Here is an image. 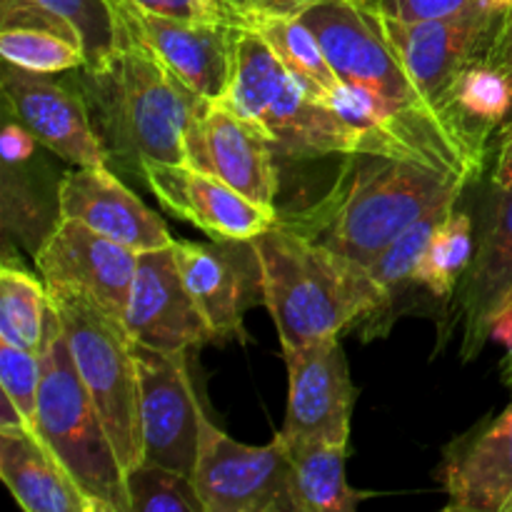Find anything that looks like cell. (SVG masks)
Listing matches in <instances>:
<instances>
[{
	"label": "cell",
	"mask_w": 512,
	"mask_h": 512,
	"mask_svg": "<svg viewBox=\"0 0 512 512\" xmlns=\"http://www.w3.org/2000/svg\"><path fill=\"white\" fill-rule=\"evenodd\" d=\"M298 18L343 80L330 105L358 133L360 153L415 160L468 183L483 175L488 135L470 130L420 93L380 30L375 8L318 0Z\"/></svg>",
	"instance_id": "cell-1"
},
{
	"label": "cell",
	"mask_w": 512,
	"mask_h": 512,
	"mask_svg": "<svg viewBox=\"0 0 512 512\" xmlns=\"http://www.w3.org/2000/svg\"><path fill=\"white\" fill-rule=\"evenodd\" d=\"M468 180L433 165L353 153L333 188L298 213L280 215L295 233L368 268L430 208L460 198Z\"/></svg>",
	"instance_id": "cell-2"
},
{
	"label": "cell",
	"mask_w": 512,
	"mask_h": 512,
	"mask_svg": "<svg viewBox=\"0 0 512 512\" xmlns=\"http://www.w3.org/2000/svg\"><path fill=\"white\" fill-rule=\"evenodd\" d=\"M73 83L110 158L138 170L145 160L185 163V135L203 98L133 35L113 58L80 65Z\"/></svg>",
	"instance_id": "cell-3"
},
{
	"label": "cell",
	"mask_w": 512,
	"mask_h": 512,
	"mask_svg": "<svg viewBox=\"0 0 512 512\" xmlns=\"http://www.w3.org/2000/svg\"><path fill=\"white\" fill-rule=\"evenodd\" d=\"M263 303L273 315L280 348L298 350L335 338L358 320L383 313V293L370 270L278 223L255 240Z\"/></svg>",
	"instance_id": "cell-4"
},
{
	"label": "cell",
	"mask_w": 512,
	"mask_h": 512,
	"mask_svg": "<svg viewBox=\"0 0 512 512\" xmlns=\"http://www.w3.org/2000/svg\"><path fill=\"white\" fill-rule=\"evenodd\" d=\"M220 100L250 120L288 158L353 155L360 150L358 133L290 73L258 30L238 28L235 33L233 70Z\"/></svg>",
	"instance_id": "cell-5"
},
{
	"label": "cell",
	"mask_w": 512,
	"mask_h": 512,
	"mask_svg": "<svg viewBox=\"0 0 512 512\" xmlns=\"http://www.w3.org/2000/svg\"><path fill=\"white\" fill-rule=\"evenodd\" d=\"M43 380L38 393L40 443L73 475L98 512H130L125 468L103 418L70 355L58 313L50 305L48 333L40 350Z\"/></svg>",
	"instance_id": "cell-6"
},
{
	"label": "cell",
	"mask_w": 512,
	"mask_h": 512,
	"mask_svg": "<svg viewBox=\"0 0 512 512\" xmlns=\"http://www.w3.org/2000/svg\"><path fill=\"white\" fill-rule=\"evenodd\" d=\"M48 295L68 338L75 368L103 418L120 463L125 470L135 468L143 460V435L133 338L123 323L80 293L48 288Z\"/></svg>",
	"instance_id": "cell-7"
},
{
	"label": "cell",
	"mask_w": 512,
	"mask_h": 512,
	"mask_svg": "<svg viewBox=\"0 0 512 512\" xmlns=\"http://www.w3.org/2000/svg\"><path fill=\"white\" fill-rule=\"evenodd\" d=\"M193 483L208 512H293L290 450L280 433L268 445H245L205 418Z\"/></svg>",
	"instance_id": "cell-8"
},
{
	"label": "cell",
	"mask_w": 512,
	"mask_h": 512,
	"mask_svg": "<svg viewBox=\"0 0 512 512\" xmlns=\"http://www.w3.org/2000/svg\"><path fill=\"white\" fill-rule=\"evenodd\" d=\"M375 15H378L380 30L388 38V43L393 45L400 63L405 65L420 93L430 103L438 105L440 110L458 118L448 108L450 85H453V80L458 78L465 65L490 53L495 35H498L503 18L508 13H498V10L490 8H470L463 10V13L410 20V23L385 18L378 10H375Z\"/></svg>",
	"instance_id": "cell-9"
},
{
	"label": "cell",
	"mask_w": 512,
	"mask_h": 512,
	"mask_svg": "<svg viewBox=\"0 0 512 512\" xmlns=\"http://www.w3.org/2000/svg\"><path fill=\"white\" fill-rule=\"evenodd\" d=\"M138 365V408L145 463L193 478L205 413L190 383L185 353H165L133 340Z\"/></svg>",
	"instance_id": "cell-10"
},
{
	"label": "cell",
	"mask_w": 512,
	"mask_h": 512,
	"mask_svg": "<svg viewBox=\"0 0 512 512\" xmlns=\"http://www.w3.org/2000/svg\"><path fill=\"white\" fill-rule=\"evenodd\" d=\"M138 255L78 220L60 218L35 250V265L45 288L80 293L105 315L123 323Z\"/></svg>",
	"instance_id": "cell-11"
},
{
	"label": "cell",
	"mask_w": 512,
	"mask_h": 512,
	"mask_svg": "<svg viewBox=\"0 0 512 512\" xmlns=\"http://www.w3.org/2000/svg\"><path fill=\"white\" fill-rule=\"evenodd\" d=\"M288 365L285 443H330L348 448L350 418L358 388L350 380L340 335L298 350H283Z\"/></svg>",
	"instance_id": "cell-12"
},
{
	"label": "cell",
	"mask_w": 512,
	"mask_h": 512,
	"mask_svg": "<svg viewBox=\"0 0 512 512\" xmlns=\"http://www.w3.org/2000/svg\"><path fill=\"white\" fill-rule=\"evenodd\" d=\"M273 153L270 140L220 98H203L185 135V163L218 175L263 208H275L278 193Z\"/></svg>",
	"instance_id": "cell-13"
},
{
	"label": "cell",
	"mask_w": 512,
	"mask_h": 512,
	"mask_svg": "<svg viewBox=\"0 0 512 512\" xmlns=\"http://www.w3.org/2000/svg\"><path fill=\"white\" fill-rule=\"evenodd\" d=\"M0 85L8 115L40 145L80 168L108 165L110 155L90 123L78 88L73 90L48 75L30 73L10 63H5Z\"/></svg>",
	"instance_id": "cell-14"
},
{
	"label": "cell",
	"mask_w": 512,
	"mask_h": 512,
	"mask_svg": "<svg viewBox=\"0 0 512 512\" xmlns=\"http://www.w3.org/2000/svg\"><path fill=\"white\" fill-rule=\"evenodd\" d=\"M173 245L138 255L123 325L135 343L188 353L195 345L215 343V335L180 275Z\"/></svg>",
	"instance_id": "cell-15"
},
{
	"label": "cell",
	"mask_w": 512,
	"mask_h": 512,
	"mask_svg": "<svg viewBox=\"0 0 512 512\" xmlns=\"http://www.w3.org/2000/svg\"><path fill=\"white\" fill-rule=\"evenodd\" d=\"M175 260L195 305L218 340L245 338L243 315L248 305L263 300L260 263L250 240L180 243Z\"/></svg>",
	"instance_id": "cell-16"
},
{
	"label": "cell",
	"mask_w": 512,
	"mask_h": 512,
	"mask_svg": "<svg viewBox=\"0 0 512 512\" xmlns=\"http://www.w3.org/2000/svg\"><path fill=\"white\" fill-rule=\"evenodd\" d=\"M145 183L173 215L213 240H255L278 223V208H263L243 193L188 163H140Z\"/></svg>",
	"instance_id": "cell-17"
},
{
	"label": "cell",
	"mask_w": 512,
	"mask_h": 512,
	"mask_svg": "<svg viewBox=\"0 0 512 512\" xmlns=\"http://www.w3.org/2000/svg\"><path fill=\"white\" fill-rule=\"evenodd\" d=\"M113 3L128 33L153 50L193 93L208 100L225 93L233 70L235 25L175 20L135 8L128 0Z\"/></svg>",
	"instance_id": "cell-18"
},
{
	"label": "cell",
	"mask_w": 512,
	"mask_h": 512,
	"mask_svg": "<svg viewBox=\"0 0 512 512\" xmlns=\"http://www.w3.org/2000/svg\"><path fill=\"white\" fill-rule=\"evenodd\" d=\"M58 215L68 220H78L85 228L135 250L170 248L175 238L168 225L163 223L155 210H150L138 195L125 188L108 170V165L98 168H75L63 175L58 185Z\"/></svg>",
	"instance_id": "cell-19"
},
{
	"label": "cell",
	"mask_w": 512,
	"mask_h": 512,
	"mask_svg": "<svg viewBox=\"0 0 512 512\" xmlns=\"http://www.w3.org/2000/svg\"><path fill=\"white\" fill-rule=\"evenodd\" d=\"M498 200L480 238L473 263L455 288L450 323L443 328L445 338L455 325L463 333L465 358H473L490 338L495 313L512 298V185L495 188Z\"/></svg>",
	"instance_id": "cell-20"
},
{
	"label": "cell",
	"mask_w": 512,
	"mask_h": 512,
	"mask_svg": "<svg viewBox=\"0 0 512 512\" xmlns=\"http://www.w3.org/2000/svg\"><path fill=\"white\" fill-rule=\"evenodd\" d=\"M440 480L448 493L445 510L512 512V403L448 445Z\"/></svg>",
	"instance_id": "cell-21"
},
{
	"label": "cell",
	"mask_w": 512,
	"mask_h": 512,
	"mask_svg": "<svg viewBox=\"0 0 512 512\" xmlns=\"http://www.w3.org/2000/svg\"><path fill=\"white\" fill-rule=\"evenodd\" d=\"M40 28L73 40L85 65L113 58L130 33L113 0H0V28Z\"/></svg>",
	"instance_id": "cell-22"
},
{
	"label": "cell",
	"mask_w": 512,
	"mask_h": 512,
	"mask_svg": "<svg viewBox=\"0 0 512 512\" xmlns=\"http://www.w3.org/2000/svg\"><path fill=\"white\" fill-rule=\"evenodd\" d=\"M0 478L28 512H98L60 460L25 428H0Z\"/></svg>",
	"instance_id": "cell-23"
},
{
	"label": "cell",
	"mask_w": 512,
	"mask_h": 512,
	"mask_svg": "<svg viewBox=\"0 0 512 512\" xmlns=\"http://www.w3.org/2000/svg\"><path fill=\"white\" fill-rule=\"evenodd\" d=\"M288 450L293 512H353L368 498L350 488L343 445L293 443Z\"/></svg>",
	"instance_id": "cell-24"
},
{
	"label": "cell",
	"mask_w": 512,
	"mask_h": 512,
	"mask_svg": "<svg viewBox=\"0 0 512 512\" xmlns=\"http://www.w3.org/2000/svg\"><path fill=\"white\" fill-rule=\"evenodd\" d=\"M458 198H450L445 203L430 208L423 218L415 220L410 228H405L373 263L368 265L370 275L378 283L380 293H383V313L373 320V323L365 325V338H373V335H385V330L393 323V305L398 300V295H403V290L408 285H415V268H418L420 258H423L425 248H428L430 238H433L435 230L440 228L445 218L455 210Z\"/></svg>",
	"instance_id": "cell-25"
},
{
	"label": "cell",
	"mask_w": 512,
	"mask_h": 512,
	"mask_svg": "<svg viewBox=\"0 0 512 512\" xmlns=\"http://www.w3.org/2000/svg\"><path fill=\"white\" fill-rule=\"evenodd\" d=\"M448 108L468 128L490 135L512 113V75L490 55L473 60L450 85Z\"/></svg>",
	"instance_id": "cell-26"
},
{
	"label": "cell",
	"mask_w": 512,
	"mask_h": 512,
	"mask_svg": "<svg viewBox=\"0 0 512 512\" xmlns=\"http://www.w3.org/2000/svg\"><path fill=\"white\" fill-rule=\"evenodd\" d=\"M250 30H258L278 53V58L288 65L290 73L298 75L325 103L343 85L320 40L298 15H265L255 20Z\"/></svg>",
	"instance_id": "cell-27"
},
{
	"label": "cell",
	"mask_w": 512,
	"mask_h": 512,
	"mask_svg": "<svg viewBox=\"0 0 512 512\" xmlns=\"http://www.w3.org/2000/svg\"><path fill=\"white\" fill-rule=\"evenodd\" d=\"M50 295L28 270L5 263L0 270V340L40 353L48 333Z\"/></svg>",
	"instance_id": "cell-28"
},
{
	"label": "cell",
	"mask_w": 512,
	"mask_h": 512,
	"mask_svg": "<svg viewBox=\"0 0 512 512\" xmlns=\"http://www.w3.org/2000/svg\"><path fill=\"white\" fill-rule=\"evenodd\" d=\"M473 255V218L468 213L453 210L430 238L415 268V285L425 288L438 300L450 298L468 265L473 263Z\"/></svg>",
	"instance_id": "cell-29"
},
{
	"label": "cell",
	"mask_w": 512,
	"mask_h": 512,
	"mask_svg": "<svg viewBox=\"0 0 512 512\" xmlns=\"http://www.w3.org/2000/svg\"><path fill=\"white\" fill-rule=\"evenodd\" d=\"M130 512H208L193 478L140 460L125 470Z\"/></svg>",
	"instance_id": "cell-30"
},
{
	"label": "cell",
	"mask_w": 512,
	"mask_h": 512,
	"mask_svg": "<svg viewBox=\"0 0 512 512\" xmlns=\"http://www.w3.org/2000/svg\"><path fill=\"white\" fill-rule=\"evenodd\" d=\"M0 55L5 63L30 73H65L85 65V55L73 40L40 28H0Z\"/></svg>",
	"instance_id": "cell-31"
},
{
	"label": "cell",
	"mask_w": 512,
	"mask_h": 512,
	"mask_svg": "<svg viewBox=\"0 0 512 512\" xmlns=\"http://www.w3.org/2000/svg\"><path fill=\"white\" fill-rule=\"evenodd\" d=\"M40 380H43L40 353L0 340V385H3V395L13 400V405L23 415L25 425L33 435L35 425H38Z\"/></svg>",
	"instance_id": "cell-32"
},
{
	"label": "cell",
	"mask_w": 512,
	"mask_h": 512,
	"mask_svg": "<svg viewBox=\"0 0 512 512\" xmlns=\"http://www.w3.org/2000/svg\"><path fill=\"white\" fill-rule=\"evenodd\" d=\"M470 8H490L510 13L512 0H375V10L393 20H428L463 13Z\"/></svg>",
	"instance_id": "cell-33"
},
{
	"label": "cell",
	"mask_w": 512,
	"mask_h": 512,
	"mask_svg": "<svg viewBox=\"0 0 512 512\" xmlns=\"http://www.w3.org/2000/svg\"><path fill=\"white\" fill-rule=\"evenodd\" d=\"M135 8L148 10V13L165 15L175 20H203V23H223L220 15L203 0H128Z\"/></svg>",
	"instance_id": "cell-34"
},
{
	"label": "cell",
	"mask_w": 512,
	"mask_h": 512,
	"mask_svg": "<svg viewBox=\"0 0 512 512\" xmlns=\"http://www.w3.org/2000/svg\"><path fill=\"white\" fill-rule=\"evenodd\" d=\"M230 3L245 15L248 28H253L258 18H265V15H300L308 5L318 3V0H230ZM350 3L375 8V0H350Z\"/></svg>",
	"instance_id": "cell-35"
},
{
	"label": "cell",
	"mask_w": 512,
	"mask_h": 512,
	"mask_svg": "<svg viewBox=\"0 0 512 512\" xmlns=\"http://www.w3.org/2000/svg\"><path fill=\"white\" fill-rule=\"evenodd\" d=\"M38 140L28 133L20 123H8L3 130V140H0V150H3V160L10 165H20L33 155V148Z\"/></svg>",
	"instance_id": "cell-36"
},
{
	"label": "cell",
	"mask_w": 512,
	"mask_h": 512,
	"mask_svg": "<svg viewBox=\"0 0 512 512\" xmlns=\"http://www.w3.org/2000/svg\"><path fill=\"white\" fill-rule=\"evenodd\" d=\"M488 55L512 75V10L503 18V25H500L498 35H495V43Z\"/></svg>",
	"instance_id": "cell-37"
},
{
	"label": "cell",
	"mask_w": 512,
	"mask_h": 512,
	"mask_svg": "<svg viewBox=\"0 0 512 512\" xmlns=\"http://www.w3.org/2000/svg\"><path fill=\"white\" fill-rule=\"evenodd\" d=\"M493 183L495 188H510L512 185V123L505 128L503 143H500V155L498 165H495Z\"/></svg>",
	"instance_id": "cell-38"
}]
</instances>
